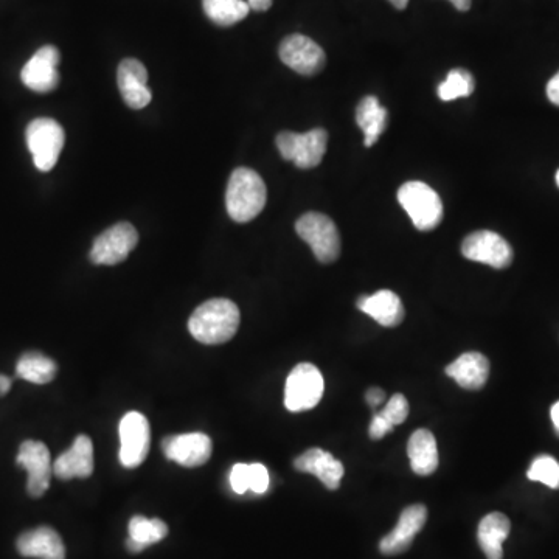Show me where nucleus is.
<instances>
[{
  "mask_svg": "<svg viewBox=\"0 0 559 559\" xmlns=\"http://www.w3.org/2000/svg\"><path fill=\"white\" fill-rule=\"evenodd\" d=\"M438 97L441 101H452L457 98L469 97L474 92V78L468 70L454 69L438 86Z\"/></svg>",
  "mask_w": 559,
  "mask_h": 559,
  "instance_id": "nucleus-28",
  "label": "nucleus"
},
{
  "mask_svg": "<svg viewBox=\"0 0 559 559\" xmlns=\"http://www.w3.org/2000/svg\"><path fill=\"white\" fill-rule=\"evenodd\" d=\"M446 375L466 390H480L490 376V361L477 351L465 353L446 367Z\"/></svg>",
  "mask_w": 559,
  "mask_h": 559,
  "instance_id": "nucleus-21",
  "label": "nucleus"
},
{
  "mask_svg": "<svg viewBox=\"0 0 559 559\" xmlns=\"http://www.w3.org/2000/svg\"><path fill=\"white\" fill-rule=\"evenodd\" d=\"M275 143L283 159L291 160L297 168L310 170L317 167L327 153L328 132L322 128L311 129L305 134L283 131Z\"/></svg>",
  "mask_w": 559,
  "mask_h": 559,
  "instance_id": "nucleus-4",
  "label": "nucleus"
},
{
  "mask_svg": "<svg viewBox=\"0 0 559 559\" xmlns=\"http://www.w3.org/2000/svg\"><path fill=\"white\" fill-rule=\"evenodd\" d=\"M381 415L387 423L392 424L393 428L398 424H403L409 417V403H407L406 396L401 393H396L390 398L389 403L386 404L384 409L379 410Z\"/></svg>",
  "mask_w": 559,
  "mask_h": 559,
  "instance_id": "nucleus-30",
  "label": "nucleus"
},
{
  "mask_svg": "<svg viewBox=\"0 0 559 559\" xmlns=\"http://www.w3.org/2000/svg\"><path fill=\"white\" fill-rule=\"evenodd\" d=\"M294 468L300 473L313 474L331 491L339 490L345 474L344 465L330 452L320 448H311L303 452L294 462Z\"/></svg>",
  "mask_w": 559,
  "mask_h": 559,
  "instance_id": "nucleus-18",
  "label": "nucleus"
},
{
  "mask_svg": "<svg viewBox=\"0 0 559 559\" xmlns=\"http://www.w3.org/2000/svg\"><path fill=\"white\" fill-rule=\"evenodd\" d=\"M511 532L510 519L502 513H490L480 521L479 546L488 559L504 558V542Z\"/></svg>",
  "mask_w": 559,
  "mask_h": 559,
  "instance_id": "nucleus-23",
  "label": "nucleus"
},
{
  "mask_svg": "<svg viewBox=\"0 0 559 559\" xmlns=\"http://www.w3.org/2000/svg\"><path fill=\"white\" fill-rule=\"evenodd\" d=\"M527 477L541 482L552 490H559V463L550 455H539L528 469Z\"/></svg>",
  "mask_w": 559,
  "mask_h": 559,
  "instance_id": "nucleus-29",
  "label": "nucleus"
},
{
  "mask_svg": "<svg viewBox=\"0 0 559 559\" xmlns=\"http://www.w3.org/2000/svg\"><path fill=\"white\" fill-rule=\"evenodd\" d=\"M117 83L129 108L139 111L150 105L153 95L148 87V70L139 60L128 58L120 63Z\"/></svg>",
  "mask_w": 559,
  "mask_h": 559,
  "instance_id": "nucleus-16",
  "label": "nucleus"
},
{
  "mask_svg": "<svg viewBox=\"0 0 559 559\" xmlns=\"http://www.w3.org/2000/svg\"><path fill=\"white\" fill-rule=\"evenodd\" d=\"M268 190L260 174L250 168H237L226 191L227 213L235 223H249L263 212Z\"/></svg>",
  "mask_w": 559,
  "mask_h": 559,
  "instance_id": "nucleus-2",
  "label": "nucleus"
},
{
  "mask_svg": "<svg viewBox=\"0 0 559 559\" xmlns=\"http://www.w3.org/2000/svg\"><path fill=\"white\" fill-rule=\"evenodd\" d=\"M463 257L494 269H505L513 261V249L499 233L479 230L471 233L462 244Z\"/></svg>",
  "mask_w": 559,
  "mask_h": 559,
  "instance_id": "nucleus-10",
  "label": "nucleus"
},
{
  "mask_svg": "<svg viewBox=\"0 0 559 559\" xmlns=\"http://www.w3.org/2000/svg\"><path fill=\"white\" fill-rule=\"evenodd\" d=\"M19 466L27 469V490L32 497H41L50 487L53 465L49 448L41 441L28 440L19 448Z\"/></svg>",
  "mask_w": 559,
  "mask_h": 559,
  "instance_id": "nucleus-12",
  "label": "nucleus"
},
{
  "mask_svg": "<svg viewBox=\"0 0 559 559\" xmlns=\"http://www.w3.org/2000/svg\"><path fill=\"white\" fill-rule=\"evenodd\" d=\"M365 400H367V404H369L372 409H376V407L381 406L384 401H386V392L384 390L379 389V387H372L365 395Z\"/></svg>",
  "mask_w": 559,
  "mask_h": 559,
  "instance_id": "nucleus-34",
  "label": "nucleus"
},
{
  "mask_svg": "<svg viewBox=\"0 0 559 559\" xmlns=\"http://www.w3.org/2000/svg\"><path fill=\"white\" fill-rule=\"evenodd\" d=\"M449 2H452V5L459 11H468L473 0H449Z\"/></svg>",
  "mask_w": 559,
  "mask_h": 559,
  "instance_id": "nucleus-39",
  "label": "nucleus"
},
{
  "mask_svg": "<svg viewBox=\"0 0 559 559\" xmlns=\"http://www.w3.org/2000/svg\"><path fill=\"white\" fill-rule=\"evenodd\" d=\"M16 547L25 558L66 559L63 539L50 527H39L22 533Z\"/></svg>",
  "mask_w": 559,
  "mask_h": 559,
  "instance_id": "nucleus-19",
  "label": "nucleus"
},
{
  "mask_svg": "<svg viewBox=\"0 0 559 559\" xmlns=\"http://www.w3.org/2000/svg\"><path fill=\"white\" fill-rule=\"evenodd\" d=\"M120 463L132 469L142 465L151 445L150 421L140 412H128L120 421Z\"/></svg>",
  "mask_w": 559,
  "mask_h": 559,
  "instance_id": "nucleus-8",
  "label": "nucleus"
},
{
  "mask_svg": "<svg viewBox=\"0 0 559 559\" xmlns=\"http://www.w3.org/2000/svg\"><path fill=\"white\" fill-rule=\"evenodd\" d=\"M278 53H280V60L283 61V64L305 77H313L319 73L327 61L322 47L313 39L299 35V33L283 39Z\"/></svg>",
  "mask_w": 559,
  "mask_h": 559,
  "instance_id": "nucleus-11",
  "label": "nucleus"
},
{
  "mask_svg": "<svg viewBox=\"0 0 559 559\" xmlns=\"http://www.w3.org/2000/svg\"><path fill=\"white\" fill-rule=\"evenodd\" d=\"M358 308L387 328L398 327L406 314L400 297L389 289L375 292L373 296L359 297Z\"/></svg>",
  "mask_w": 559,
  "mask_h": 559,
  "instance_id": "nucleus-20",
  "label": "nucleus"
},
{
  "mask_svg": "<svg viewBox=\"0 0 559 559\" xmlns=\"http://www.w3.org/2000/svg\"><path fill=\"white\" fill-rule=\"evenodd\" d=\"M205 14L221 27H230L243 21L250 8L244 0H202Z\"/></svg>",
  "mask_w": 559,
  "mask_h": 559,
  "instance_id": "nucleus-26",
  "label": "nucleus"
},
{
  "mask_svg": "<svg viewBox=\"0 0 559 559\" xmlns=\"http://www.w3.org/2000/svg\"><path fill=\"white\" fill-rule=\"evenodd\" d=\"M547 97L559 108V72L547 84Z\"/></svg>",
  "mask_w": 559,
  "mask_h": 559,
  "instance_id": "nucleus-35",
  "label": "nucleus"
},
{
  "mask_svg": "<svg viewBox=\"0 0 559 559\" xmlns=\"http://www.w3.org/2000/svg\"><path fill=\"white\" fill-rule=\"evenodd\" d=\"M393 429L395 428H393L392 424L387 423L381 415L376 414L375 417H373L372 423H370L369 435L372 440H381V438L389 435Z\"/></svg>",
  "mask_w": 559,
  "mask_h": 559,
  "instance_id": "nucleus-33",
  "label": "nucleus"
},
{
  "mask_svg": "<svg viewBox=\"0 0 559 559\" xmlns=\"http://www.w3.org/2000/svg\"><path fill=\"white\" fill-rule=\"evenodd\" d=\"M28 150L39 171L53 170L64 148V129L53 119H36L28 125L25 132Z\"/></svg>",
  "mask_w": 559,
  "mask_h": 559,
  "instance_id": "nucleus-7",
  "label": "nucleus"
},
{
  "mask_svg": "<svg viewBox=\"0 0 559 559\" xmlns=\"http://www.w3.org/2000/svg\"><path fill=\"white\" fill-rule=\"evenodd\" d=\"M230 485L237 494H244L249 491V465L238 463L233 466L230 473Z\"/></svg>",
  "mask_w": 559,
  "mask_h": 559,
  "instance_id": "nucleus-32",
  "label": "nucleus"
},
{
  "mask_svg": "<svg viewBox=\"0 0 559 559\" xmlns=\"http://www.w3.org/2000/svg\"><path fill=\"white\" fill-rule=\"evenodd\" d=\"M240 320V310L232 300L212 299L191 314L188 330L201 344H226L237 334Z\"/></svg>",
  "mask_w": 559,
  "mask_h": 559,
  "instance_id": "nucleus-1",
  "label": "nucleus"
},
{
  "mask_svg": "<svg viewBox=\"0 0 559 559\" xmlns=\"http://www.w3.org/2000/svg\"><path fill=\"white\" fill-rule=\"evenodd\" d=\"M129 538L139 542L140 546L150 547L162 539L167 538L168 527L160 519H146L143 516H134L129 521Z\"/></svg>",
  "mask_w": 559,
  "mask_h": 559,
  "instance_id": "nucleus-27",
  "label": "nucleus"
},
{
  "mask_svg": "<svg viewBox=\"0 0 559 559\" xmlns=\"http://www.w3.org/2000/svg\"><path fill=\"white\" fill-rule=\"evenodd\" d=\"M126 549L131 553H140L145 550V547L140 546L139 542L132 541L131 538L126 539Z\"/></svg>",
  "mask_w": 559,
  "mask_h": 559,
  "instance_id": "nucleus-38",
  "label": "nucleus"
},
{
  "mask_svg": "<svg viewBox=\"0 0 559 559\" xmlns=\"http://www.w3.org/2000/svg\"><path fill=\"white\" fill-rule=\"evenodd\" d=\"M398 201L412 223L421 232L437 229L443 219V202L437 191L424 182L412 181L401 185Z\"/></svg>",
  "mask_w": 559,
  "mask_h": 559,
  "instance_id": "nucleus-3",
  "label": "nucleus"
},
{
  "mask_svg": "<svg viewBox=\"0 0 559 559\" xmlns=\"http://www.w3.org/2000/svg\"><path fill=\"white\" fill-rule=\"evenodd\" d=\"M392 2L393 7L398 8V10H404L409 4V0H390Z\"/></svg>",
  "mask_w": 559,
  "mask_h": 559,
  "instance_id": "nucleus-41",
  "label": "nucleus"
},
{
  "mask_svg": "<svg viewBox=\"0 0 559 559\" xmlns=\"http://www.w3.org/2000/svg\"><path fill=\"white\" fill-rule=\"evenodd\" d=\"M137 243H139V233L136 227L123 221L109 227L95 238L89 257L94 264L114 266L125 261L132 250L136 249Z\"/></svg>",
  "mask_w": 559,
  "mask_h": 559,
  "instance_id": "nucleus-9",
  "label": "nucleus"
},
{
  "mask_svg": "<svg viewBox=\"0 0 559 559\" xmlns=\"http://www.w3.org/2000/svg\"><path fill=\"white\" fill-rule=\"evenodd\" d=\"M426 519H428V510L424 505L407 507L401 513L396 527L379 542L382 555L395 556L406 552L412 546L415 536L423 530Z\"/></svg>",
  "mask_w": 559,
  "mask_h": 559,
  "instance_id": "nucleus-15",
  "label": "nucleus"
},
{
  "mask_svg": "<svg viewBox=\"0 0 559 559\" xmlns=\"http://www.w3.org/2000/svg\"><path fill=\"white\" fill-rule=\"evenodd\" d=\"M60 50L53 46H44L32 56L21 72V80L28 89L47 94L55 91L60 84Z\"/></svg>",
  "mask_w": 559,
  "mask_h": 559,
  "instance_id": "nucleus-14",
  "label": "nucleus"
},
{
  "mask_svg": "<svg viewBox=\"0 0 559 559\" xmlns=\"http://www.w3.org/2000/svg\"><path fill=\"white\" fill-rule=\"evenodd\" d=\"M274 0H247L250 10L268 11L272 7Z\"/></svg>",
  "mask_w": 559,
  "mask_h": 559,
  "instance_id": "nucleus-36",
  "label": "nucleus"
},
{
  "mask_svg": "<svg viewBox=\"0 0 559 559\" xmlns=\"http://www.w3.org/2000/svg\"><path fill=\"white\" fill-rule=\"evenodd\" d=\"M556 184H558V187H559V170H558V173H556Z\"/></svg>",
  "mask_w": 559,
  "mask_h": 559,
  "instance_id": "nucleus-42",
  "label": "nucleus"
},
{
  "mask_svg": "<svg viewBox=\"0 0 559 559\" xmlns=\"http://www.w3.org/2000/svg\"><path fill=\"white\" fill-rule=\"evenodd\" d=\"M325 392V381L316 365H296L286 379L285 406L289 412H305L314 409L322 400Z\"/></svg>",
  "mask_w": 559,
  "mask_h": 559,
  "instance_id": "nucleus-6",
  "label": "nucleus"
},
{
  "mask_svg": "<svg viewBox=\"0 0 559 559\" xmlns=\"http://www.w3.org/2000/svg\"><path fill=\"white\" fill-rule=\"evenodd\" d=\"M11 389V379L8 376L0 375V396L7 395Z\"/></svg>",
  "mask_w": 559,
  "mask_h": 559,
  "instance_id": "nucleus-37",
  "label": "nucleus"
},
{
  "mask_svg": "<svg viewBox=\"0 0 559 559\" xmlns=\"http://www.w3.org/2000/svg\"><path fill=\"white\" fill-rule=\"evenodd\" d=\"M550 415H552V421L553 424H555L556 432H558L559 434V401L555 404V406L552 407V412H550Z\"/></svg>",
  "mask_w": 559,
  "mask_h": 559,
  "instance_id": "nucleus-40",
  "label": "nucleus"
},
{
  "mask_svg": "<svg viewBox=\"0 0 559 559\" xmlns=\"http://www.w3.org/2000/svg\"><path fill=\"white\" fill-rule=\"evenodd\" d=\"M269 488V473L261 463L249 465V490L255 494H264Z\"/></svg>",
  "mask_w": 559,
  "mask_h": 559,
  "instance_id": "nucleus-31",
  "label": "nucleus"
},
{
  "mask_svg": "<svg viewBox=\"0 0 559 559\" xmlns=\"http://www.w3.org/2000/svg\"><path fill=\"white\" fill-rule=\"evenodd\" d=\"M162 451L171 462L178 463L185 468H198L209 462L212 457L213 443L209 435L202 434V432L170 435L162 441Z\"/></svg>",
  "mask_w": 559,
  "mask_h": 559,
  "instance_id": "nucleus-13",
  "label": "nucleus"
},
{
  "mask_svg": "<svg viewBox=\"0 0 559 559\" xmlns=\"http://www.w3.org/2000/svg\"><path fill=\"white\" fill-rule=\"evenodd\" d=\"M356 123L364 131V145L367 148L375 145L381 137L382 132L387 128V109L382 108L378 98H362L358 108H356Z\"/></svg>",
  "mask_w": 559,
  "mask_h": 559,
  "instance_id": "nucleus-24",
  "label": "nucleus"
},
{
  "mask_svg": "<svg viewBox=\"0 0 559 559\" xmlns=\"http://www.w3.org/2000/svg\"><path fill=\"white\" fill-rule=\"evenodd\" d=\"M297 235L310 244L320 263H333L341 255V235L333 219L322 213H305L296 223Z\"/></svg>",
  "mask_w": 559,
  "mask_h": 559,
  "instance_id": "nucleus-5",
  "label": "nucleus"
},
{
  "mask_svg": "<svg viewBox=\"0 0 559 559\" xmlns=\"http://www.w3.org/2000/svg\"><path fill=\"white\" fill-rule=\"evenodd\" d=\"M94 473V445L87 435H78L72 448L53 463V474L58 479H87Z\"/></svg>",
  "mask_w": 559,
  "mask_h": 559,
  "instance_id": "nucleus-17",
  "label": "nucleus"
},
{
  "mask_svg": "<svg viewBox=\"0 0 559 559\" xmlns=\"http://www.w3.org/2000/svg\"><path fill=\"white\" fill-rule=\"evenodd\" d=\"M410 466L418 476H431L438 468L437 440L428 429H418L407 443Z\"/></svg>",
  "mask_w": 559,
  "mask_h": 559,
  "instance_id": "nucleus-22",
  "label": "nucleus"
},
{
  "mask_svg": "<svg viewBox=\"0 0 559 559\" xmlns=\"http://www.w3.org/2000/svg\"><path fill=\"white\" fill-rule=\"evenodd\" d=\"M56 373H58V367H56L55 361L41 353H25L16 365L18 378L39 384V386L53 381Z\"/></svg>",
  "mask_w": 559,
  "mask_h": 559,
  "instance_id": "nucleus-25",
  "label": "nucleus"
}]
</instances>
